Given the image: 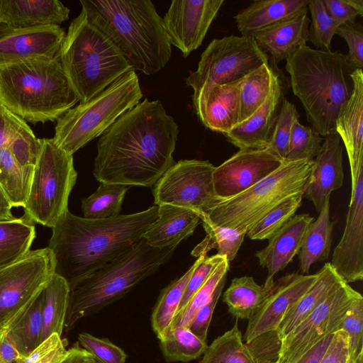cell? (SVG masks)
Masks as SVG:
<instances>
[{
    "instance_id": "42",
    "label": "cell",
    "mask_w": 363,
    "mask_h": 363,
    "mask_svg": "<svg viewBox=\"0 0 363 363\" xmlns=\"http://www.w3.org/2000/svg\"><path fill=\"white\" fill-rule=\"evenodd\" d=\"M303 194L290 196L263 216L247 233L251 240H269L282 228L301 207Z\"/></svg>"
},
{
    "instance_id": "56",
    "label": "cell",
    "mask_w": 363,
    "mask_h": 363,
    "mask_svg": "<svg viewBox=\"0 0 363 363\" xmlns=\"http://www.w3.org/2000/svg\"><path fill=\"white\" fill-rule=\"evenodd\" d=\"M19 118L0 103V148L9 144L18 126Z\"/></svg>"
},
{
    "instance_id": "22",
    "label": "cell",
    "mask_w": 363,
    "mask_h": 363,
    "mask_svg": "<svg viewBox=\"0 0 363 363\" xmlns=\"http://www.w3.org/2000/svg\"><path fill=\"white\" fill-rule=\"evenodd\" d=\"M354 89L335 123V131L343 142L349 160L352 190L357 170L363 164V72L355 69L351 75Z\"/></svg>"
},
{
    "instance_id": "52",
    "label": "cell",
    "mask_w": 363,
    "mask_h": 363,
    "mask_svg": "<svg viewBox=\"0 0 363 363\" xmlns=\"http://www.w3.org/2000/svg\"><path fill=\"white\" fill-rule=\"evenodd\" d=\"M328 13L338 26L353 24L363 16V0H323Z\"/></svg>"
},
{
    "instance_id": "15",
    "label": "cell",
    "mask_w": 363,
    "mask_h": 363,
    "mask_svg": "<svg viewBox=\"0 0 363 363\" xmlns=\"http://www.w3.org/2000/svg\"><path fill=\"white\" fill-rule=\"evenodd\" d=\"M284 161L269 147L239 150L216 167L213 172V188L218 201L246 191L277 169Z\"/></svg>"
},
{
    "instance_id": "54",
    "label": "cell",
    "mask_w": 363,
    "mask_h": 363,
    "mask_svg": "<svg viewBox=\"0 0 363 363\" xmlns=\"http://www.w3.org/2000/svg\"><path fill=\"white\" fill-rule=\"evenodd\" d=\"M226 277L223 279L217 286L211 300L195 315L189 325V329L198 337L206 341L208 330L212 315L225 284Z\"/></svg>"
},
{
    "instance_id": "47",
    "label": "cell",
    "mask_w": 363,
    "mask_h": 363,
    "mask_svg": "<svg viewBox=\"0 0 363 363\" xmlns=\"http://www.w3.org/2000/svg\"><path fill=\"white\" fill-rule=\"evenodd\" d=\"M299 117L296 106L283 97L268 147L284 160L287 155L293 125Z\"/></svg>"
},
{
    "instance_id": "18",
    "label": "cell",
    "mask_w": 363,
    "mask_h": 363,
    "mask_svg": "<svg viewBox=\"0 0 363 363\" xmlns=\"http://www.w3.org/2000/svg\"><path fill=\"white\" fill-rule=\"evenodd\" d=\"M330 264L347 284L363 279V164L357 170L344 232Z\"/></svg>"
},
{
    "instance_id": "27",
    "label": "cell",
    "mask_w": 363,
    "mask_h": 363,
    "mask_svg": "<svg viewBox=\"0 0 363 363\" xmlns=\"http://www.w3.org/2000/svg\"><path fill=\"white\" fill-rule=\"evenodd\" d=\"M311 20L307 14L275 24L256 33L253 38L277 65L286 60L308 41Z\"/></svg>"
},
{
    "instance_id": "2",
    "label": "cell",
    "mask_w": 363,
    "mask_h": 363,
    "mask_svg": "<svg viewBox=\"0 0 363 363\" xmlns=\"http://www.w3.org/2000/svg\"><path fill=\"white\" fill-rule=\"evenodd\" d=\"M158 206L106 219H87L67 211L52 228L48 248L55 274L69 289L139 241L157 219Z\"/></svg>"
},
{
    "instance_id": "28",
    "label": "cell",
    "mask_w": 363,
    "mask_h": 363,
    "mask_svg": "<svg viewBox=\"0 0 363 363\" xmlns=\"http://www.w3.org/2000/svg\"><path fill=\"white\" fill-rule=\"evenodd\" d=\"M342 281L330 262H326L318 272V278L314 284L288 310L277 330L272 332L275 339L280 343Z\"/></svg>"
},
{
    "instance_id": "8",
    "label": "cell",
    "mask_w": 363,
    "mask_h": 363,
    "mask_svg": "<svg viewBox=\"0 0 363 363\" xmlns=\"http://www.w3.org/2000/svg\"><path fill=\"white\" fill-rule=\"evenodd\" d=\"M143 93L137 74L131 70L97 96L79 103L57 121L55 143L73 154L101 135L121 115L137 105Z\"/></svg>"
},
{
    "instance_id": "43",
    "label": "cell",
    "mask_w": 363,
    "mask_h": 363,
    "mask_svg": "<svg viewBox=\"0 0 363 363\" xmlns=\"http://www.w3.org/2000/svg\"><path fill=\"white\" fill-rule=\"evenodd\" d=\"M228 269L229 262L224 258L185 307L175 315L171 329L189 326L199 310L211 300L220 281L226 277Z\"/></svg>"
},
{
    "instance_id": "4",
    "label": "cell",
    "mask_w": 363,
    "mask_h": 363,
    "mask_svg": "<svg viewBox=\"0 0 363 363\" xmlns=\"http://www.w3.org/2000/svg\"><path fill=\"white\" fill-rule=\"evenodd\" d=\"M294 94L300 100L311 127L321 136L335 130L338 116L354 89L357 68L347 55L300 47L286 60Z\"/></svg>"
},
{
    "instance_id": "33",
    "label": "cell",
    "mask_w": 363,
    "mask_h": 363,
    "mask_svg": "<svg viewBox=\"0 0 363 363\" xmlns=\"http://www.w3.org/2000/svg\"><path fill=\"white\" fill-rule=\"evenodd\" d=\"M69 292L67 282L56 274L51 277L45 286L40 342L53 333L62 335L69 305Z\"/></svg>"
},
{
    "instance_id": "12",
    "label": "cell",
    "mask_w": 363,
    "mask_h": 363,
    "mask_svg": "<svg viewBox=\"0 0 363 363\" xmlns=\"http://www.w3.org/2000/svg\"><path fill=\"white\" fill-rule=\"evenodd\" d=\"M48 247L30 250L0 277V337L26 311L55 274Z\"/></svg>"
},
{
    "instance_id": "11",
    "label": "cell",
    "mask_w": 363,
    "mask_h": 363,
    "mask_svg": "<svg viewBox=\"0 0 363 363\" xmlns=\"http://www.w3.org/2000/svg\"><path fill=\"white\" fill-rule=\"evenodd\" d=\"M77 177L73 155L60 148L52 138L41 139L24 214L33 223L53 228L69 211L68 199Z\"/></svg>"
},
{
    "instance_id": "63",
    "label": "cell",
    "mask_w": 363,
    "mask_h": 363,
    "mask_svg": "<svg viewBox=\"0 0 363 363\" xmlns=\"http://www.w3.org/2000/svg\"><path fill=\"white\" fill-rule=\"evenodd\" d=\"M350 363H363V352H362L356 358L355 360H354L352 362Z\"/></svg>"
},
{
    "instance_id": "26",
    "label": "cell",
    "mask_w": 363,
    "mask_h": 363,
    "mask_svg": "<svg viewBox=\"0 0 363 363\" xmlns=\"http://www.w3.org/2000/svg\"><path fill=\"white\" fill-rule=\"evenodd\" d=\"M201 219L194 211L172 205L158 206V216L143 238L157 248L177 246L190 236Z\"/></svg>"
},
{
    "instance_id": "49",
    "label": "cell",
    "mask_w": 363,
    "mask_h": 363,
    "mask_svg": "<svg viewBox=\"0 0 363 363\" xmlns=\"http://www.w3.org/2000/svg\"><path fill=\"white\" fill-rule=\"evenodd\" d=\"M78 344L103 363H125L127 358L124 351L108 339L98 338L86 333L79 334Z\"/></svg>"
},
{
    "instance_id": "1",
    "label": "cell",
    "mask_w": 363,
    "mask_h": 363,
    "mask_svg": "<svg viewBox=\"0 0 363 363\" xmlns=\"http://www.w3.org/2000/svg\"><path fill=\"white\" fill-rule=\"evenodd\" d=\"M179 126L159 100L145 99L101 135L93 174L100 183L154 186L175 163Z\"/></svg>"
},
{
    "instance_id": "9",
    "label": "cell",
    "mask_w": 363,
    "mask_h": 363,
    "mask_svg": "<svg viewBox=\"0 0 363 363\" xmlns=\"http://www.w3.org/2000/svg\"><path fill=\"white\" fill-rule=\"evenodd\" d=\"M313 160H284L274 172L242 193L216 203L207 213L215 224L247 232L286 199L304 193Z\"/></svg>"
},
{
    "instance_id": "61",
    "label": "cell",
    "mask_w": 363,
    "mask_h": 363,
    "mask_svg": "<svg viewBox=\"0 0 363 363\" xmlns=\"http://www.w3.org/2000/svg\"><path fill=\"white\" fill-rule=\"evenodd\" d=\"M259 363H284L283 357L278 354H269L260 357L258 359Z\"/></svg>"
},
{
    "instance_id": "29",
    "label": "cell",
    "mask_w": 363,
    "mask_h": 363,
    "mask_svg": "<svg viewBox=\"0 0 363 363\" xmlns=\"http://www.w3.org/2000/svg\"><path fill=\"white\" fill-rule=\"evenodd\" d=\"M243 79L211 89L201 121L206 128L224 135L238 125L240 91Z\"/></svg>"
},
{
    "instance_id": "13",
    "label": "cell",
    "mask_w": 363,
    "mask_h": 363,
    "mask_svg": "<svg viewBox=\"0 0 363 363\" xmlns=\"http://www.w3.org/2000/svg\"><path fill=\"white\" fill-rule=\"evenodd\" d=\"M361 294L340 281L311 313L279 344L278 355L284 363H296L308 350L326 336L340 330L350 307Z\"/></svg>"
},
{
    "instance_id": "3",
    "label": "cell",
    "mask_w": 363,
    "mask_h": 363,
    "mask_svg": "<svg viewBox=\"0 0 363 363\" xmlns=\"http://www.w3.org/2000/svg\"><path fill=\"white\" fill-rule=\"evenodd\" d=\"M89 19L116 45L134 72L160 71L172 55L163 19L150 0H81Z\"/></svg>"
},
{
    "instance_id": "34",
    "label": "cell",
    "mask_w": 363,
    "mask_h": 363,
    "mask_svg": "<svg viewBox=\"0 0 363 363\" xmlns=\"http://www.w3.org/2000/svg\"><path fill=\"white\" fill-rule=\"evenodd\" d=\"M33 169L21 165L6 147L0 148V187L12 207L25 206Z\"/></svg>"
},
{
    "instance_id": "41",
    "label": "cell",
    "mask_w": 363,
    "mask_h": 363,
    "mask_svg": "<svg viewBox=\"0 0 363 363\" xmlns=\"http://www.w3.org/2000/svg\"><path fill=\"white\" fill-rule=\"evenodd\" d=\"M160 341L168 362H190L203 354L208 347L206 341L198 337L188 327L171 329Z\"/></svg>"
},
{
    "instance_id": "21",
    "label": "cell",
    "mask_w": 363,
    "mask_h": 363,
    "mask_svg": "<svg viewBox=\"0 0 363 363\" xmlns=\"http://www.w3.org/2000/svg\"><path fill=\"white\" fill-rule=\"evenodd\" d=\"M283 97L282 80L276 71L264 103L248 119L224 134L226 140L239 150L268 147Z\"/></svg>"
},
{
    "instance_id": "38",
    "label": "cell",
    "mask_w": 363,
    "mask_h": 363,
    "mask_svg": "<svg viewBox=\"0 0 363 363\" xmlns=\"http://www.w3.org/2000/svg\"><path fill=\"white\" fill-rule=\"evenodd\" d=\"M206 231L205 238L191 252L196 257L206 255L212 249H216L218 255L224 256L230 262L236 257L246 236V232L220 226L213 223L206 213L199 215Z\"/></svg>"
},
{
    "instance_id": "53",
    "label": "cell",
    "mask_w": 363,
    "mask_h": 363,
    "mask_svg": "<svg viewBox=\"0 0 363 363\" xmlns=\"http://www.w3.org/2000/svg\"><path fill=\"white\" fill-rule=\"evenodd\" d=\"M336 34L347 42L348 59L357 69L363 67V26L360 23L339 26Z\"/></svg>"
},
{
    "instance_id": "23",
    "label": "cell",
    "mask_w": 363,
    "mask_h": 363,
    "mask_svg": "<svg viewBox=\"0 0 363 363\" xmlns=\"http://www.w3.org/2000/svg\"><path fill=\"white\" fill-rule=\"evenodd\" d=\"M313 220L308 213L294 216L268 240L264 248L255 252L259 265L267 269L266 279L274 280L298 255L305 232Z\"/></svg>"
},
{
    "instance_id": "31",
    "label": "cell",
    "mask_w": 363,
    "mask_h": 363,
    "mask_svg": "<svg viewBox=\"0 0 363 363\" xmlns=\"http://www.w3.org/2000/svg\"><path fill=\"white\" fill-rule=\"evenodd\" d=\"M318 213L308 226L298 253L302 274H308L316 262L328 259L330 253L334 222L330 218V200Z\"/></svg>"
},
{
    "instance_id": "25",
    "label": "cell",
    "mask_w": 363,
    "mask_h": 363,
    "mask_svg": "<svg viewBox=\"0 0 363 363\" xmlns=\"http://www.w3.org/2000/svg\"><path fill=\"white\" fill-rule=\"evenodd\" d=\"M69 14L57 0H0V25L11 28L60 26Z\"/></svg>"
},
{
    "instance_id": "64",
    "label": "cell",
    "mask_w": 363,
    "mask_h": 363,
    "mask_svg": "<svg viewBox=\"0 0 363 363\" xmlns=\"http://www.w3.org/2000/svg\"><path fill=\"white\" fill-rule=\"evenodd\" d=\"M10 266L11 265L3 267V268H0V277L6 272V270L9 268Z\"/></svg>"
},
{
    "instance_id": "59",
    "label": "cell",
    "mask_w": 363,
    "mask_h": 363,
    "mask_svg": "<svg viewBox=\"0 0 363 363\" xmlns=\"http://www.w3.org/2000/svg\"><path fill=\"white\" fill-rule=\"evenodd\" d=\"M91 354L77 343L69 349L66 358L61 363H86Z\"/></svg>"
},
{
    "instance_id": "19",
    "label": "cell",
    "mask_w": 363,
    "mask_h": 363,
    "mask_svg": "<svg viewBox=\"0 0 363 363\" xmlns=\"http://www.w3.org/2000/svg\"><path fill=\"white\" fill-rule=\"evenodd\" d=\"M318 272L288 274L274 281L272 289L259 310L248 320L244 340L249 344L259 336L275 331L288 310L314 284Z\"/></svg>"
},
{
    "instance_id": "44",
    "label": "cell",
    "mask_w": 363,
    "mask_h": 363,
    "mask_svg": "<svg viewBox=\"0 0 363 363\" xmlns=\"http://www.w3.org/2000/svg\"><path fill=\"white\" fill-rule=\"evenodd\" d=\"M308 9L311 16L308 41L317 50L331 51V40L339 26L328 13L323 0H308Z\"/></svg>"
},
{
    "instance_id": "50",
    "label": "cell",
    "mask_w": 363,
    "mask_h": 363,
    "mask_svg": "<svg viewBox=\"0 0 363 363\" xmlns=\"http://www.w3.org/2000/svg\"><path fill=\"white\" fill-rule=\"evenodd\" d=\"M68 352L65 340L58 334L53 333L18 363H61Z\"/></svg>"
},
{
    "instance_id": "36",
    "label": "cell",
    "mask_w": 363,
    "mask_h": 363,
    "mask_svg": "<svg viewBox=\"0 0 363 363\" xmlns=\"http://www.w3.org/2000/svg\"><path fill=\"white\" fill-rule=\"evenodd\" d=\"M199 261L198 257L180 278L171 282L160 293L151 316L154 332L160 340L170 330L185 287Z\"/></svg>"
},
{
    "instance_id": "6",
    "label": "cell",
    "mask_w": 363,
    "mask_h": 363,
    "mask_svg": "<svg viewBox=\"0 0 363 363\" xmlns=\"http://www.w3.org/2000/svg\"><path fill=\"white\" fill-rule=\"evenodd\" d=\"M57 55L80 103L89 101L133 70L116 45L82 9L71 22Z\"/></svg>"
},
{
    "instance_id": "10",
    "label": "cell",
    "mask_w": 363,
    "mask_h": 363,
    "mask_svg": "<svg viewBox=\"0 0 363 363\" xmlns=\"http://www.w3.org/2000/svg\"><path fill=\"white\" fill-rule=\"evenodd\" d=\"M269 62L268 55L253 37L229 35L213 39L201 54L197 69L185 79L194 91V106L201 122L213 87L239 80Z\"/></svg>"
},
{
    "instance_id": "16",
    "label": "cell",
    "mask_w": 363,
    "mask_h": 363,
    "mask_svg": "<svg viewBox=\"0 0 363 363\" xmlns=\"http://www.w3.org/2000/svg\"><path fill=\"white\" fill-rule=\"evenodd\" d=\"M223 0H174L162 18L171 45L184 57L202 43Z\"/></svg>"
},
{
    "instance_id": "58",
    "label": "cell",
    "mask_w": 363,
    "mask_h": 363,
    "mask_svg": "<svg viewBox=\"0 0 363 363\" xmlns=\"http://www.w3.org/2000/svg\"><path fill=\"white\" fill-rule=\"evenodd\" d=\"M330 334L308 350L296 363H320L332 339Z\"/></svg>"
},
{
    "instance_id": "39",
    "label": "cell",
    "mask_w": 363,
    "mask_h": 363,
    "mask_svg": "<svg viewBox=\"0 0 363 363\" xmlns=\"http://www.w3.org/2000/svg\"><path fill=\"white\" fill-rule=\"evenodd\" d=\"M275 72L273 65L269 62L244 77L240 91L238 125L248 119L264 103L270 92Z\"/></svg>"
},
{
    "instance_id": "14",
    "label": "cell",
    "mask_w": 363,
    "mask_h": 363,
    "mask_svg": "<svg viewBox=\"0 0 363 363\" xmlns=\"http://www.w3.org/2000/svg\"><path fill=\"white\" fill-rule=\"evenodd\" d=\"M214 167L208 160L175 162L153 186L155 205H172L206 213L218 202L213 183Z\"/></svg>"
},
{
    "instance_id": "35",
    "label": "cell",
    "mask_w": 363,
    "mask_h": 363,
    "mask_svg": "<svg viewBox=\"0 0 363 363\" xmlns=\"http://www.w3.org/2000/svg\"><path fill=\"white\" fill-rule=\"evenodd\" d=\"M238 320L208 346L199 363H259L250 345L244 342Z\"/></svg>"
},
{
    "instance_id": "5",
    "label": "cell",
    "mask_w": 363,
    "mask_h": 363,
    "mask_svg": "<svg viewBox=\"0 0 363 363\" xmlns=\"http://www.w3.org/2000/svg\"><path fill=\"white\" fill-rule=\"evenodd\" d=\"M79 101L57 55L0 67V103L25 121H57Z\"/></svg>"
},
{
    "instance_id": "32",
    "label": "cell",
    "mask_w": 363,
    "mask_h": 363,
    "mask_svg": "<svg viewBox=\"0 0 363 363\" xmlns=\"http://www.w3.org/2000/svg\"><path fill=\"white\" fill-rule=\"evenodd\" d=\"M35 238L34 223L25 214L0 221V268L11 265L25 257Z\"/></svg>"
},
{
    "instance_id": "17",
    "label": "cell",
    "mask_w": 363,
    "mask_h": 363,
    "mask_svg": "<svg viewBox=\"0 0 363 363\" xmlns=\"http://www.w3.org/2000/svg\"><path fill=\"white\" fill-rule=\"evenodd\" d=\"M65 35L56 25L31 28L0 25V67L52 59L58 54Z\"/></svg>"
},
{
    "instance_id": "46",
    "label": "cell",
    "mask_w": 363,
    "mask_h": 363,
    "mask_svg": "<svg viewBox=\"0 0 363 363\" xmlns=\"http://www.w3.org/2000/svg\"><path fill=\"white\" fill-rule=\"evenodd\" d=\"M6 147L23 166H35L41 149V139L36 138L33 130L22 118Z\"/></svg>"
},
{
    "instance_id": "48",
    "label": "cell",
    "mask_w": 363,
    "mask_h": 363,
    "mask_svg": "<svg viewBox=\"0 0 363 363\" xmlns=\"http://www.w3.org/2000/svg\"><path fill=\"white\" fill-rule=\"evenodd\" d=\"M349 336L350 362L363 352V298L357 300L348 310L340 330Z\"/></svg>"
},
{
    "instance_id": "45",
    "label": "cell",
    "mask_w": 363,
    "mask_h": 363,
    "mask_svg": "<svg viewBox=\"0 0 363 363\" xmlns=\"http://www.w3.org/2000/svg\"><path fill=\"white\" fill-rule=\"evenodd\" d=\"M323 138L311 126H305L296 120L292 127L285 160H313L319 153Z\"/></svg>"
},
{
    "instance_id": "51",
    "label": "cell",
    "mask_w": 363,
    "mask_h": 363,
    "mask_svg": "<svg viewBox=\"0 0 363 363\" xmlns=\"http://www.w3.org/2000/svg\"><path fill=\"white\" fill-rule=\"evenodd\" d=\"M199 258V263L185 287L177 314L185 307L194 294L202 286L216 265L225 257L216 254L210 257L201 255Z\"/></svg>"
},
{
    "instance_id": "62",
    "label": "cell",
    "mask_w": 363,
    "mask_h": 363,
    "mask_svg": "<svg viewBox=\"0 0 363 363\" xmlns=\"http://www.w3.org/2000/svg\"><path fill=\"white\" fill-rule=\"evenodd\" d=\"M86 363H103V362H101L100 360H99L97 358H96V357H94L92 354H91V355L88 357V359H87V360H86Z\"/></svg>"
},
{
    "instance_id": "40",
    "label": "cell",
    "mask_w": 363,
    "mask_h": 363,
    "mask_svg": "<svg viewBox=\"0 0 363 363\" xmlns=\"http://www.w3.org/2000/svg\"><path fill=\"white\" fill-rule=\"evenodd\" d=\"M130 186L100 183L95 192L82 200L84 218L106 219L120 215L125 195Z\"/></svg>"
},
{
    "instance_id": "55",
    "label": "cell",
    "mask_w": 363,
    "mask_h": 363,
    "mask_svg": "<svg viewBox=\"0 0 363 363\" xmlns=\"http://www.w3.org/2000/svg\"><path fill=\"white\" fill-rule=\"evenodd\" d=\"M320 363H350L349 336L345 330L333 333Z\"/></svg>"
},
{
    "instance_id": "24",
    "label": "cell",
    "mask_w": 363,
    "mask_h": 363,
    "mask_svg": "<svg viewBox=\"0 0 363 363\" xmlns=\"http://www.w3.org/2000/svg\"><path fill=\"white\" fill-rule=\"evenodd\" d=\"M308 0H255L234 16L242 36L256 33L275 24L307 14Z\"/></svg>"
},
{
    "instance_id": "60",
    "label": "cell",
    "mask_w": 363,
    "mask_h": 363,
    "mask_svg": "<svg viewBox=\"0 0 363 363\" xmlns=\"http://www.w3.org/2000/svg\"><path fill=\"white\" fill-rule=\"evenodd\" d=\"M12 208L0 187V221L9 220L16 218L12 213Z\"/></svg>"
},
{
    "instance_id": "7",
    "label": "cell",
    "mask_w": 363,
    "mask_h": 363,
    "mask_svg": "<svg viewBox=\"0 0 363 363\" xmlns=\"http://www.w3.org/2000/svg\"><path fill=\"white\" fill-rule=\"evenodd\" d=\"M177 247H154L142 238L116 259L77 283L70 289L67 331L79 319L121 298L153 274L171 258Z\"/></svg>"
},
{
    "instance_id": "20",
    "label": "cell",
    "mask_w": 363,
    "mask_h": 363,
    "mask_svg": "<svg viewBox=\"0 0 363 363\" xmlns=\"http://www.w3.org/2000/svg\"><path fill=\"white\" fill-rule=\"evenodd\" d=\"M342 147L337 132L323 137L321 149L313 160L303 196L311 201L319 213L333 191L343 184Z\"/></svg>"
},
{
    "instance_id": "37",
    "label": "cell",
    "mask_w": 363,
    "mask_h": 363,
    "mask_svg": "<svg viewBox=\"0 0 363 363\" xmlns=\"http://www.w3.org/2000/svg\"><path fill=\"white\" fill-rule=\"evenodd\" d=\"M43 303L44 289L6 333L23 358L40 344Z\"/></svg>"
},
{
    "instance_id": "57",
    "label": "cell",
    "mask_w": 363,
    "mask_h": 363,
    "mask_svg": "<svg viewBox=\"0 0 363 363\" xmlns=\"http://www.w3.org/2000/svg\"><path fill=\"white\" fill-rule=\"evenodd\" d=\"M23 358L11 337L5 333L0 337V363H18Z\"/></svg>"
},
{
    "instance_id": "30",
    "label": "cell",
    "mask_w": 363,
    "mask_h": 363,
    "mask_svg": "<svg viewBox=\"0 0 363 363\" xmlns=\"http://www.w3.org/2000/svg\"><path fill=\"white\" fill-rule=\"evenodd\" d=\"M274 281L266 279L262 285H259L252 277L233 279L223 294L228 312L236 319H250L263 305Z\"/></svg>"
}]
</instances>
